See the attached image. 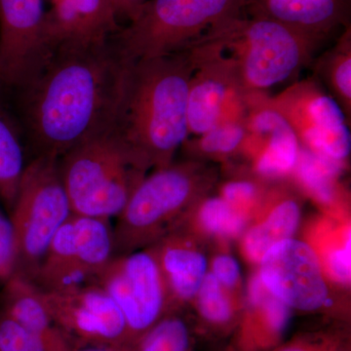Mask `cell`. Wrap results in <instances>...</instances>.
Segmentation results:
<instances>
[{
    "instance_id": "1",
    "label": "cell",
    "mask_w": 351,
    "mask_h": 351,
    "mask_svg": "<svg viewBox=\"0 0 351 351\" xmlns=\"http://www.w3.org/2000/svg\"><path fill=\"white\" fill-rule=\"evenodd\" d=\"M129 64L110 40L54 49L38 75L19 91L34 157L59 159L107 134Z\"/></svg>"
},
{
    "instance_id": "2",
    "label": "cell",
    "mask_w": 351,
    "mask_h": 351,
    "mask_svg": "<svg viewBox=\"0 0 351 351\" xmlns=\"http://www.w3.org/2000/svg\"><path fill=\"white\" fill-rule=\"evenodd\" d=\"M195 69L191 48L127 66L108 134L147 173L172 163L189 137L188 95Z\"/></svg>"
},
{
    "instance_id": "3",
    "label": "cell",
    "mask_w": 351,
    "mask_h": 351,
    "mask_svg": "<svg viewBox=\"0 0 351 351\" xmlns=\"http://www.w3.org/2000/svg\"><path fill=\"white\" fill-rule=\"evenodd\" d=\"M132 193L112 226L113 256L147 248L184 221L207 195L218 171L205 161L186 159L152 170Z\"/></svg>"
},
{
    "instance_id": "4",
    "label": "cell",
    "mask_w": 351,
    "mask_h": 351,
    "mask_svg": "<svg viewBox=\"0 0 351 351\" xmlns=\"http://www.w3.org/2000/svg\"><path fill=\"white\" fill-rule=\"evenodd\" d=\"M234 66L244 92H265L313 61L319 41L262 16L244 13L203 36Z\"/></svg>"
},
{
    "instance_id": "5",
    "label": "cell",
    "mask_w": 351,
    "mask_h": 351,
    "mask_svg": "<svg viewBox=\"0 0 351 351\" xmlns=\"http://www.w3.org/2000/svg\"><path fill=\"white\" fill-rule=\"evenodd\" d=\"M247 0H147L110 38L126 62L188 49L210 29L245 13Z\"/></svg>"
},
{
    "instance_id": "6",
    "label": "cell",
    "mask_w": 351,
    "mask_h": 351,
    "mask_svg": "<svg viewBox=\"0 0 351 351\" xmlns=\"http://www.w3.org/2000/svg\"><path fill=\"white\" fill-rule=\"evenodd\" d=\"M59 170L71 212L108 219L119 216L147 174L108 133L66 152Z\"/></svg>"
},
{
    "instance_id": "7",
    "label": "cell",
    "mask_w": 351,
    "mask_h": 351,
    "mask_svg": "<svg viewBox=\"0 0 351 351\" xmlns=\"http://www.w3.org/2000/svg\"><path fill=\"white\" fill-rule=\"evenodd\" d=\"M71 214L59 159L34 157L25 166L9 217L15 237L13 276L34 282L53 237Z\"/></svg>"
},
{
    "instance_id": "8",
    "label": "cell",
    "mask_w": 351,
    "mask_h": 351,
    "mask_svg": "<svg viewBox=\"0 0 351 351\" xmlns=\"http://www.w3.org/2000/svg\"><path fill=\"white\" fill-rule=\"evenodd\" d=\"M112 258L110 219L73 213L53 237L34 283L44 292L92 283Z\"/></svg>"
},
{
    "instance_id": "9",
    "label": "cell",
    "mask_w": 351,
    "mask_h": 351,
    "mask_svg": "<svg viewBox=\"0 0 351 351\" xmlns=\"http://www.w3.org/2000/svg\"><path fill=\"white\" fill-rule=\"evenodd\" d=\"M119 307L132 346L149 328L177 307L151 249L113 256L94 282Z\"/></svg>"
},
{
    "instance_id": "10",
    "label": "cell",
    "mask_w": 351,
    "mask_h": 351,
    "mask_svg": "<svg viewBox=\"0 0 351 351\" xmlns=\"http://www.w3.org/2000/svg\"><path fill=\"white\" fill-rule=\"evenodd\" d=\"M269 103L293 129L302 149L343 165L350 157V124L316 78L295 82Z\"/></svg>"
},
{
    "instance_id": "11",
    "label": "cell",
    "mask_w": 351,
    "mask_h": 351,
    "mask_svg": "<svg viewBox=\"0 0 351 351\" xmlns=\"http://www.w3.org/2000/svg\"><path fill=\"white\" fill-rule=\"evenodd\" d=\"M43 292L58 326L73 348L132 346L123 314L98 284Z\"/></svg>"
},
{
    "instance_id": "12",
    "label": "cell",
    "mask_w": 351,
    "mask_h": 351,
    "mask_svg": "<svg viewBox=\"0 0 351 351\" xmlns=\"http://www.w3.org/2000/svg\"><path fill=\"white\" fill-rule=\"evenodd\" d=\"M43 0H0V83L18 92L38 75L52 51Z\"/></svg>"
},
{
    "instance_id": "13",
    "label": "cell",
    "mask_w": 351,
    "mask_h": 351,
    "mask_svg": "<svg viewBox=\"0 0 351 351\" xmlns=\"http://www.w3.org/2000/svg\"><path fill=\"white\" fill-rule=\"evenodd\" d=\"M258 277L270 294L291 309L322 311L329 302V287L317 253L294 237L283 240L263 255Z\"/></svg>"
},
{
    "instance_id": "14",
    "label": "cell",
    "mask_w": 351,
    "mask_h": 351,
    "mask_svg": "<svg viewBox=\"0 0 351 351\" xmlns=\"http://www.w3.org/2000/svg\"><path fill=\"white\" fill-rule=\"evenodd\" d=\"M195 69L189 82V136H198L239 110L243 103L233 63L213 44L200 38L191 46Z\"/></svg>"
},
{
    "instance_id": "15",
    "label": "cell",
    "mask_w": 351,
    "mask_h": 351,
    "mask_svg": "<svg viewBox=\"0 0 351 351\" xmlns=\"http://www.w3.org/2000/svg\"><path fill=\"white\" fill-rule=\"evenodd\" d=\"M246 137L241 154L251 162V170L269 182L292 175L301 145L297 136L269 103L265 92H246Z\"/></svg>"
},
{
    "instance_id": "16",
    "label": "cell",
    "mask_w": 351,
    "mask_h": 351,
    "mask_svg": "<svg viewBox=\"0 0 351 351\" xmlns=\"http://www.w3.org/2000/svg\"><path fill=\"white\" fill-rule=\"evenodd\" d=\"M114 0H57L46 12L51 51L108 43L121 27Z\"/></svg>"
},
{
    "instance_id": "17",
    "label": "cell",
    "mask_w": 351,
    "mask_h": 351,
    "mask_svg": "<svg viewBox=\"0 0 351 351\" xmlns=\"http://www.w3.org/2000/svg\"><path fill=\"white\" fill-rule=\"evenodd\" d=\"M351 0H247L245 13L292 27L322 43L350 25Z\"/></svg>"
},
{
    "instance_id": "18",
    "label": "cell",
    "mask_w": 351,
    "mask_h": 351,
    "mask_svg": "<svg viewBox=\"0 0 351 351\" xmlns=\"http://www.w3.org/2000/svg\"><path fill=\"white\" fill-rule=\"evenodd\" d=\"M147 248L158 263L175 306L193 302L208 274L206 256L179 226Z\"/></svg>"
},
{
    "instance_id": "19",
    "label": "cell",
    "mask_w": 351,
    "mask_h": 351,
    "mask_svg": "<svg viewBox=\"0 0 351 351\" xmlns=\"http://www.w3.org/2000/svg\"><path fill=\"white\" fill-rule=\"evenodd\" d=\"M0 309L38 339L45 351L75 348L58 326L43 291L32 281L17 276L6 280L0 294Z\"/></svg>"
},
{
    "instance_id": "20",
    "label": "cell",
    "mask_w": 351,
    "mask_h": 351,
    "mask_svg": "<svg viewBox=\"0 0 351 351\" xmlns=\"http://www.w3.org/2000/svg\"><path fill=\"white\" fill-rule=\"evenodd\" d=\"M258 207L263 219L245 233L243 248L247 258L258 263L274 245L294 237L302 218L301 202L285 182H272Z\"/></svg>"
},
{
    "instance_id": "21",
    "label": "cell",
    "mask_w": 351,
    "mask_h": 351,
    "mask_svg": "<svg viewBox=\"0 0 351 351\" xmlns=\"http://www.w3.org/2000/svg\"><path fill=\"white\" fill-rule=\"evenodd\" d=\"M245 117L246 112L221 119L204 133L186 138L181 149L189 159L228 162L241 154L246 137Z\"/></svg>"
},
{
    "instance_id": "22",
    "label": "cell",
    "mask_w": 351,
    "mask_h": 351,
    "mask_svg": "<svg viewBox=\"0 0 351 351\" xmlns=\"http://www.w3.org/2000/svg\"><path fill=\"white\" fill-rule=\"evenodd\" d=\"M318 80L338 103L350 121L351 117V29L346 27L336 44L318 58L314 66Z\"/></svg>"
},
{
    "instance_id": "23",
    "label": "cell",
    "mask_w": 351,
    "mask_h": 351,
    "mask_svg": "<svg viewBox=\"0 0 351 351\" xmlns=\"http://www.w3.org/2000/svg\"><path fill=\"white\" fill-rule=\"evenodd\" d=\"M341 164L317 156L301 147L292 175L298 184L318 203L331 206L339 196L338 175Z\"/></svg>"
},
{
    "instance_id": "24",
    "label": "cell",
    "mask_w": 351,
    "mask_h": 351,
    "mask_svg": "<svg viewBox=\"0 0 351 351\" xmlns=\"http://www.w3.org/2000/svg\"><path fill=\"white\" fill-rule=\"evenodd\" d=\"M195 338L193 324L177 306L136 341L133 351H195Z\"/></svg>"
},
{
    "instance_id": "25",
    "label": "cell",
    "mask_w": 351,
    "mask_h": 351,
    "mask_svg": "<svg viewBox=\"0 0 351 351\" xmlns=\"http://www.w3.org/2000/svg\"><path fill=\"white\" fill-rule=\"evenodd\" d=\"M198 218L200 228L208 234L234 239L244 232L248 214L232 206L221 196L203 197L189 211Z\"/></svg>"
},
{
    "instance_id": "26",
    "label": "cell",
    "mask_w": 351,
    "mask_h": 351,
    "mask_svg": "<svg viewBox=\"0 0 351 351\" xmlns=\"http://www.w3.org/2000/svg\"><path fill=\"white\" fill-rule=\"evenodd\" d=\"M25 166L19 140L0 117V199L10 213Z\"/></svg>"
},
{
    "instance_id": "27",
    "label": "cell",
    "mask_w": 351,
    "mask_h": 351,
    "mask_svg": "<svg viewBox=\"0 0 351 351\" xmlns=\"http://www.w3.org/2000/svg\"><path fill=\"white\" fill-rule=\"evenodd\" d=\"M196 309L201 320L216 330L228 329L237 319V311L226 289L208 272L196 295Z\"/></svg>"
},
{
    "instance_id": "28",
    "label": "cell",
    "mask_w": 351,
    "mask_h": 351,
    "mask_svg": "<svg viewBox=\"0 0 351 351\" xmlns=\"http://www.w3.org/2000/svg\"><path fill=\"white\" fill-rule=\"evenodd\" d=\"M228 178L221 186V197L232 206L248 214L258 207L272 182L265 181L253 171Z\"/></svg>"
},
{
    "instance_id": "29",
    "label": "cell",
    "mask_w": 351,
    "mask_h": 351,
    "mask_svg": "<svg viewBox=\"0 0 351 351\" xmlns=\"http://www.w3.org/2000/svg\"><path fill=\"white\" fill-rule=\"evenodd\" d=\"M0 351H45L38 339L0 309Z\"/></svg>"
},
{
    "instance_id": "30",
    "label": "cell",
    "mask_w": 351,
    "mask_h": 351,
    "mask_svg": "<svg viewBox=\"0 0 351 351\" xmlns=\"http://www.w3.org/2000/svg\"><path fill=\"white\" fill-rule=\"evenodd\" d=\"M350 232L348 230L341 242L328 248L324 256L325 269L328 274L332 280L343 285H348L350 282Z\"/></svg>"
},
{
    "instance_id": "31",
    "label": "cell",
    "mask_w": 351,
    "mask_h": 351,
    "mask_svg": "<svg viewBox=\"0 0 351 351\" xmlns=\"http://www.w3.org/2000/svg\"><path fill=\"white\" fill-rule=\"evenodd\" d=\"M262 311L263 323L272 336L282 334L290 320L291 308L267 291L265 295L253 306Z\"/></svg>"
},
{
    "instance_id": "32",
    "label": "cell",
    "mask_w": 351,
    "mask_h": 351,
    "mask_svg": "<svg viewBox=\"0 0 351 351\" xmlns=\"http://www.w3.org/2000/svg\"><path fill=\"white\" fill-rule=\"evenodd\" d=\"M274 351H350L346 339L337 335H304Z\"/></svg>"
},
{
    "instance_id": "33",
    "label": "cell",
    "mask_w": 351,
    "mask_h": 351,
    "mask_svg": "<svg viewBox=\"0 0 351 351\" xmlns=\"http://www.w3.org/2000/svg\"><path fill=\"white\" fill-rule=\"evenodd\" d=\"M15 237L10 219L0 211V281L5 282L15 269Z\"/></svg>"
},
{
    "instance_id": "34",
    "label": "cell",
    "mask_w": 351,
    "mask_h": 351,
    "mask_svg": "<svg viewBox=\"0 0 351 351\" xmlns=\"http://www.w3.org/2000/svg\"><path fill=\"white\" fill-rule=\"evenodd\" d=\"M211 274L223 288L230 290L239 284L241 271L237 258L228 254H221L212 262Z\"/></svg>"
},
{
    "instance_id": "35",
    "label": "cell",
    "mask_w": 351,
    "mask_h": 351,
    "mask_svg": "<svg viewBox=\"0 0 351 351\" xmlns=\"http://www.w3.org/2000/svg\"><path fill=\"white\" fill-rule=\"evenodd\" d=\"M145 1L147 0H114L121 25L126 24Z\"/></svg>"
},
{
    "instance_id": "36",
    "label": "cell",
    "mask_w": 351,
    "mask_h": 351,
    "mask_svg": "<svg viewBox=\"0 0 351 351\" xmlns=\"http://www.w3.org/2000/svg\"><path fill=\"white\" fill-rule=\"evenodd\" d=\"M71 351H133V346H86V348H73Z\"/></svg>"
},
{
    "instance_id": "37",
    "label": "cell",
    "mask_w": 351,
    "mask_h": 351,
    "mask_svg": "<svg viewBox=\"0 0 351 351\" xmlns=\"http://www.w3.org/2000/svg\"><path fill=\"white\" fill-rule=\"evenodd\" d=\"M57 0H51V2H52V3H54V2H56Z\"/></svg>"
}]
</instances>
